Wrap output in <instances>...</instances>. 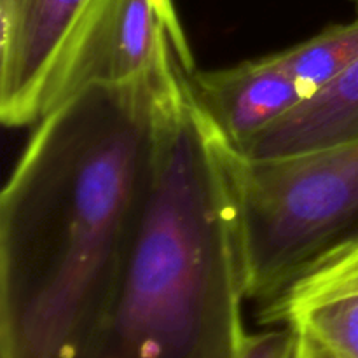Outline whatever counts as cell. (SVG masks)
Instances as JSON below:
<instances>
[{
	"instance_id": "cell-1",
	"label": "cell",
	"mask_w": 358,
	"mask_h": 358,
	"mask_svg": "<svg viewBox=\"0 0 358 358\" xmlns=\"http://www.w3.org/2000/svg\"><path fill=\"white\" fill-rule=\"evenodd\" d=\"M192 70L91 84L35 126L0 196V358H87Z\"/></svg>"
},
{
	"instance_id": "cell-2",
	"label": "cell",
	"mask_w": 358,
	"mask_h": 358,
	"mask_svg": "<svg viewBox=\"0 0 358 358\" xmlns=\"http://www.w3.org/2000/svg\"><path fill=\"white\" fill-rule=\"evenodd\" d=\"M231 143L178 103L117 296L87 358H236L248 334Z\"/></svg>"
},
{
	"instance_id": "cell-3",
	"label": "cell",
	"mask_w": 358,
	"mask_h": 358,
	"mask_svg": "<svg viewBox=\"0 0 358 358\" xmlns=\"http://www.w3.org/2000/svg\"><path fill=\"white\" fill-rule=\"evenodd\" d=\"M171 66L196 70L173 0H94L52 80L44 115L91 84H128Z\"/></svg>"
},
{
	"instance_id": "cell-4",
	"label": "cell",
	"mask_w": 358,
	"mask_h": 358,
	"mask_svg": "<svg viewBox=\"0 0 358 358\" xmlns=\"http://www.w3.org/2000/svg\"><path fill=\"white\" fill-rule=\"evenodd\" d=\"M94 0H0V119L37 124L51 84Z\"/></svg>"
},
{
	"instance_id": "cell-5",
	"label": "cell",
	"mask_w": 358,
	"mask_h": 358,
	"mask_svg": "<svg viewBox=\"0 0 358 358\" xmlns=\"http://www.w3.org/2000/svg\"><path fill=\"white\" fill-rule=\"evenodd\" d=\"M191 84L201 110L233 147L254 138L310 98L273 55L229 69L196 70Z\"/></svg>"
},
{
	"instance_id": "cell-6",
	"label": "cell",
	"mask_w": 358,
	"mask_h": 358,
	"mask_svg": "<svg viewBox=\"0 0 358 358\" xmlns=\"http://www.w3.org/2000/svg\"><path fill=\"white\" fill-rule=\"evenodd\" d=\"M353 140H358V62L234 150L245 159L268 161Z\"/></svg>"
},
{
	"instance_id": "cell-7",
	"label": "cell",
	"mask_w": 358,
	"mask_h": 358,
	"mask_svg": "<svg viewBox=\"0 0 358 358\" xmlns=\"http://www.w3.org/2000/svg\"><path fill=\"white\" fill-rule=\"evenodd\" d=\"M358 292V233L315 262L282 296L261 308V322L285 324L310 308Z\"/></svg>"
},
{
	"instance_id": "cell-8",
	"label": "cell",
	"mask_w": 358,
	"mask_h": 358,
	"mask_svg": "<svg viewBox=\"0 0 358 358\" xmlns=\"http://www.w3.org/2000/svg\"><path fill=\"white\" fill-rule=\"evenodd\" d=\"M308 96H313L358 62V16L345 24L325 28L301 44L273 55Z\"/></svg>"
},
{
	"instance_id": "cell-9",
	"label": "cell",
	"mask_w": 358,
	"mask_h": 358,
	"mask_svg": "<svg viewBox=\"0 0 358 358\" xmlns=\"http://www.w3.org/2000/svg\"><path fill=\"white\" fill-rule=\"evenodd\" d=\"M345 358H358V292L322 303L294 318Z\"/></svg>"
},
{
	"instance_id": "cell-10",
	"label": "cell",
	"mask_w": 358,
	"mask_h": 358,
	"mask_svg": "<svg viewBox=\"0 0 358 358\" xmlns=\"http://www.w3.org/2000/svg\"><path fill=\"white\" fill-rule=\"evenodd\" d=\"M296 332L290 325L282 331L248 334L236 358H294Z\"/></svg>"
},
{
	"instance_id": "cell-11",
	"label": "cell",
	"mask_w": 358,
	"mask_h": 358,
	"mask_svg": "<svg viewBox=\"0 0 358 358\" xmlns=\"http://www.w3.org/2000/svg\"><path fill=\"white\" fill-rule=\"evenodd\" d=\"M296 332L294 358H345L304 325H290Z\"/></svg>"
},
{
	"instance_id": "cell-12",
	"label": "cell",
	"mask_w": 358,
	"mask_h": 358,
	"mask_svg": "<svg viewBox=\"0 0 358 358\" xmlns=\"http://www.w3.org/2000/svg\"><path fill=\"white\" fill-rule=\"evenodd\" d=\"M357 7H358V0H357Z\"/></svg>"
}]
</instances>
